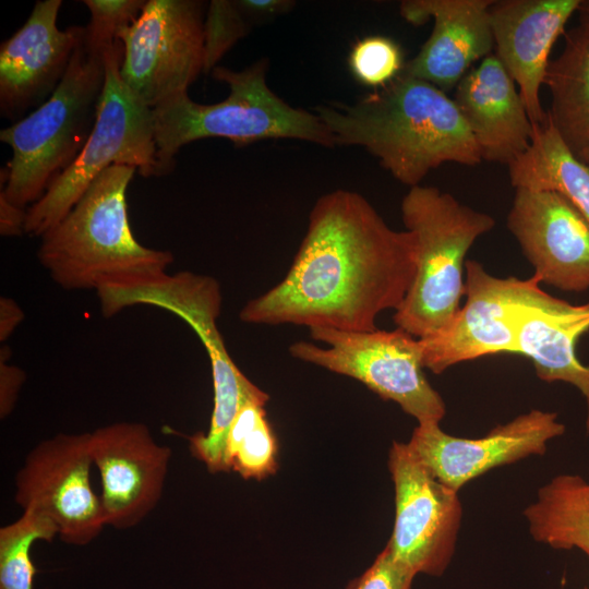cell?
Segmentation results:
<instances>
[{
    "instance_id": "cell-1",
    "label": "cell",
    "mask_w": 589,
    "mask_h": 589,
    "mask_svg": "<svg viewBox=\"0 0 589 589\" xmlns=\"http://www.w3.org/2000/svg\"><path fill=\"white\" fill-rule=\"evenodd\" d=\"M416 269L414 235L392 229L362 195L338 189L313 205L284 279L248 301L239 318L309 329L374 330L378 314L400 306Z\"/></svg>"
},
{
    "instance_id": "cell-2",
    "label": "cell",
    "mask_w": 589,
    "mask_h": 589,
    "mask_svg": "<svg viewBox=\"0 0 589 589\" xmlns=\"http://www.w3.org/2000/svg\"><path fill=\"white\" fill-rule=\"evenodd\" d=\"M314 112L336 145L365 148L410 188L443 164L482 161L454 100L435 85L404 72L353 105H321Z\"/></svg>"
},
{
    "instance_id": "cell-3",
    "label": "cell",
    "mask_w": 589,
    "mask_h": 589,
    "mask_svg": "<svg viewBox=\"0 0 589 589\" xmlns=\"http://www.w3.org/2000/svg\"><path fill=\"white\" fill-rule=\"evenodd\" d=\"M136 171L128 165L105 169L40 237L38 261L58 286L94 289L100 300L167 275L172 253L142 245L130 226L127 191Z\"/></svg>"
},
{
    "instance_id": "cell-4",
    "label": "cell",
    "mask_w": 589,
    "mask_h": 589,
    "mask_svg": "<svg viewBox=\"0 0 589 589\" xmlns=\"http://www.w3.org/2000/svg\"><path fill=\"white\" fill-rule=\"evenodd\" d=\"M267 68L265 58L242 71L216 67L212 76L229 87L224 100L202 105L184 92L152 108L156 177L170 172L179 151L201 139L223 137L238 146L271 139L335 146L334 135L315 112L290 106L269 88Z\"/></svg>"
},
{
    "instance_id": "cell-5",
    "label": "cell",
    "mask_w": 589,
    "mask_h": 589,
    "mask_svg": "<svg viewBox=\"0 0 589 589\" xmlns=\"http://www.w3.org/2000/svg\"><path fill=\"white\" fill-rule=\"evenodd\" d=\"M406 230L414 235L417 269L393 321L418 339L431 337L453 321L465 296V257L495 220L435 187H411L401 202Z\"/></svg>"
},
{
    "instance_id": "cell-6",
    "label": "cell",
    "mask_w": 589,
    "mask_h": 589,
    "mask_svg": "<svg viewBox=\"0 0 589 589\" xmlns=\"http://www.w3.org/2000/svg\"><path fill=\"white\" fill-rule=\"evenodd\" d=\"M105 83L104 57L81 44L52 95L27 117L0 131L11 147L0 193L25 208L38 202L75 160L96 121Z\"/></svg>"
},
{
    "instance_id": "cell-7",
    "label": "cell",
    "mask_w": 589,
    "mask_h": 589,
    "mask_svg": "<svg viewBox=\"0 0 589 589\" xmlns=\"http://www.w3.org/2000/svg\"><path fill=\"white\" fill-rule=\"evenodd\" d=\"M123 45L104 53L105 83L94 128L79 156L28 207L25 233L41 237L58 225L89 184L112 165H128L143 177H156V142L152 108L120 76Z\"/></svg>"
},
{
    "instance_id": "cell-8",
    "label": "cell",
    "mask_w": 589,
    "mask_h": 589,
    "mask_svg": "<svg viewBox=\"0 0 589 589\" xmlns=\"http://www.w3.org/2000/svg\"><path fill=\"white\" fill-rule=\"evenodd\" d=\"M310 337L327 347L298 341L289 347L293 358L360 381L398 404L418 424H440L445 417L444 399L423 373L421 341L405 329L317 327L310 328Z\"/></svg>"
},
{
    "instance_id": "cell-9",
    "label": "cell",
    "mask_w": 589,
    "mask_h": 589,
    "mask_svg": "<svg viewBox=\"0 0 589 589\" xmlns=\"http://www.w3.org/2000/svg\"><path fill=\"white\" fill-rule=\"evenodd\" d=\"M219 283L212 276L179 272L139 288L99 301L104 316L111 317L134 305L161 308L184 321L201 339L212 368L214 408L204 446L212 452L225 448L229 429L248 399L268 401V395L254 385L231 359L217 318L221 310Z\"/></svg>"
},
{
    "instance_id": "cell-10",
    "label": "cell",
    "mask_w": 589,
    "mask_h": 589,
    "mask_svg": "<svg viewBox=\"0 0 589 589\" xmlns=\"http://www.w3.org/2000/svg\"><path fill=\"white\" fill-rule=\"evenodd\" d=\"M120 76L146 106L188 92L204 67L203 4L197 0H147L123 28Z\"/></svg>"
},
{
    "instance_id": "cell-11",
    "label": "cell",
    "mask_w": 589,
    "mask_h": 589,
    "mask_svg": "<svg viewBox=\"0 0 589 589\" xmlns=\"http://www.w3.org/2000/svg\"><path fill=\"white\" fill-rule=\"evenodd\" d=\"M388 468L396 510L387 546L416 575L442 576L453 560L461 527L458 492L438 481L407 443H393Z\"/></svg>"
},
{
    "instance_id": "cell-12",
    "label": "cell",
    "mask_w": 589,
    "mask_h": 589,
    "mask_svg": "<svg viewBox=\"0 0 589 589\" xmlns=\"http://www.w3.org/2000/svg\"><path fill=\"white\" fill-rule=\"evenodd\" d=\"M91 432L59 433L38 443L26 456L14 480L15 502L49 517L60 539L91 543L107 525L91 484Z\"/></svg>"
},
{
    "instance_id": "cell-13",
    "label": "cell",
    "mask_w": 589,
    "mask_h": 589,
    "mask_svg": "<svg viewBox=\"0 0 589 589\" xmlns=\"http://www.w3.org/2000/svg\"><path fill=\"white\" fill-rule=\"evenodd\" d=\"M465 273V304L446 328L420 339L423 368L435 374L484 356L517 353L510 309L541 288L534 275L496 277L472 260L466 261Z\"/></svg>"
},
{
    "instance_id": "cell-14",
    "label": "cell",
    "mask_w": 589,
    "mask_h": 589,
    "mask_svg": "<svg viewBox=\"0 0 589 589\" xmlns=\"http://www.w3.org/2000/svg\"><path fill=\"white\" fill-rule=\"evenodd\" d=\"M565 430L556 412L532 409L477 438L450 435L440 424H418L407 444L438 481L458 492L493 468L543 455Z\"/></svg>"
},
{
    "instance_id": "cell-15",
    "label": "cell",
    "mask_w": 589,
    "mask_h": 589,
    "mask_svg": "<svg viewBox=\"0 0 589 589\" xmlns=\"http://www.w3.org/2000/svg\"><path fill=\"white\" fill-rule=\"evenodd\" d=\"M507 227L541 283L589 290V223L560 192L515 189Z\"/></svg>"
},
{
    "instance_id": "cell-16",
    "label": "cell",
    "mask_w": 589,
    "mask_h": 589,
    "mask_svg": "<svg viewBox=\"0 0 589 589\" xmlns=\"http://www.w3.org/2000/svg\"><path fill=\"white\" fill-rule=\"evenodd\" d=\"M91 456L101 480L107 525H139L158 504L171 458L140 422H116L91 432Z\"/></svg>"
},
{
    "instance_id": "cell-17",
    "label": "cell",
    "mask_w": 589,
    "mask_h": 589,
    "mask_svg": "<svg viewBox=\"0 0 589 589\" xmlns=\"http://www.w3.org/2000/svg\"><path fill=\"white\" fill-rule=\"evenodd\" d=\"M61 0L37 1L23 24L0 46V112L17 119L44 104L64 76L84 27L57 25Z\"/></svg>"
},
{
    "instance_id": "cell-18",
    "label": "cell",
    "mask_w": 589,
    "mask_h": 589,
    "mask_svg": "<svg viewBox=\"0 0 589 589\" xmlns=\"http://www.w3.org/2000/svg\"><path fill=\"white\" fill-rule=\"evenodd\" d=\"M580 0H500L489 8L496 57L516 83L533 127L548 112L540 99L550 52Z\"/></svg>"
},
{
    "instance_id": "cell-19",
    "label": "cell",
    "mask_w": 589,
    "mask_h": 589,
    "mask_svg": "<svg viewBox=\"0 0 589 589\" xmlns=\"http://www.w3.org/2000/svg\"><path fill=\"white\" fill-rule=\"evenodd\" d=\"M493 0H406L400 15L413 25L433 20L420 51L402 72L446 92L456 87L470 65L494 47L489 8Z\"/></svg>"
},
{
    "instance_id": "cell-20",
    "label": "cell",
    "mask_w": 589,
    "mask_h": 589,
    "mask_svg": "<svg viewBox=\"0 0 589 589\" xmlns=\"http://www.w3.org/2000/svg\"><path fill=\"white\" fill-rule=\"evenodd\" d=\"M453 100L482 160L509 166L528 149L533 125L516 83L495 55L467 72Z\"/></svg>"
},
{
    "instance_id": "cell-21",
    "label": "cell",
    "mask_w": 589,
    "mask_h": 589,
    "mask_svg": "<svg viewBox=\"0 0 589 589\" xmlns=\"http://www.w3.org/2000/svg\"><path fill=\"white\" fill-rule=\"evenodd\" d=\"M516 329L517 354L533 362L537 376L546 383L576 387L587 406L589 432V364L576 352L577 341L589 332V302L573 304L543 289L510 309Z\"/></svg>"
},
{
    "instance_id": "cell-22",
    "label": "cell",
    "mask_w": 589,
    "mask_h": 589,
    "mask_svg": "<svg viewBox=\"0 0 589 589\" xmlns=\"http://www.w3.org/2000/svg\"><path fill=\"white\" fill-rule=\"evenodd\" d=\"M544 84L551 93L548 118L569 152L589 165V29L566 35L560 56L550 60Z\"/></svg>"
},
{
    "instance_id": "cell-23",
    "label": "cell",
    "mask_w": 589,
    "mask_h": 589,
    "mask_svg": "<svg viewBox=\"0 0 589 589\" xmlns=\"http://www.w3.org/2000/svg\"><path fill=\"white\" fill-rule=\"evenodd\" d=\"M512 185L553 190L567 197L589 223V165L565 146L549 118L533 127L528 149L508 166Z\"/></svg>"
},
{
    "instance_id": "cell-24",
    "label": "cell",
    "mask_w": 589,
    "mask_h": 589,
    "mask_svg": "<svg viewBox=\"0 0 589 589\" xmlns=\"http://www.w3.org/2000/svg\"><path fill=\"white\" fill-rule=\"evenodd\" d=\"M522 515L534 541L555 550L578 549L589 557V482L582 477L552 478Z\"/></svg>"
},
{
    "instance_id": "cell-25",
    "label": "cell",
    "mask_w": 589,
    "mask_h": 589,
    "mask_svg": "<svg viewBox=\"0 0 589 589\" xmlns=\"http://www.w3.org/2000/svg\"><path fill=\"white\" fill-rule=\"evenodd\" d=\"M289 0H213L204 20L203 73L212 72L233 45L255 26L288 12Z\"/></svg>"
},
{
    "instance_id": "cell-26",
    "label": "cell",
    "mask_w": 589,
    "mask_h": 589,
    "mask_svg": "<svg viewBox=\"0 0 589 589\" xmlns=\"http://www.w3.org/2000/svg\"><path fill=\"white\" fill-rule=\"evenodd\" d=\"M266 402L245 400L227 435L226 469L244 479H262L276 469V440L266 420Z\"/></svg>"
},
{
    "instance_id": "cell-27",
    "label": "cell",
    "mask_w": 589,
    "mask_h": 589,
    "mask_svg": "<svg viewBox=\"0 0 589 589\" xmlns=\"http://www.w3.org/2000/svg\"><path fill=\"white\" fill-rule=\"evenodd\" d=\"M58 536L55 522L28 508L15 521L0 529V589H33L36 568L31 550L36 541Z\"/></svg>"
},
{
    "instance_id": "cell-28",
    "label": "cell",
    "mask_w": 589,
    "mask_h": 589,
    "mask_svg": "<svg viewBox=\"0 0 589 589\" xmlns=\"http://www.w3.org/2000/svg\"><path fill=\"white\" fill-rule=\"evenodd\" d=\"M348 63L358 82L376 89L395 80L405 67L399 46L384 36L358 40L349 53Z\"/></svg>"
},
{
    "instance_id": "cell-29",
    "label": "cell",
    "mask_w": 589,
    "mask_h": 589,
    "mask_svg": "<svg viewBox=\"0 0 589 589\" xmlns=\"http://www.w3.org/2000/svg\"><path fill=\"white\" fill-rule=\"evenodd\" d=\"M89 22L84 27L82 45L93 55L104 53L118 41L119 33L140 15L145 0H84Z\"/></svg>"
},
{
    "instance_id": "cell-30",
    "label": "cell",
    "mask_w": 589,
    "mask_h": 589,
    "mask_svg": "<svg viewBox=\"0 0 589 589\" xmlns=\"http://www.w3.org/2000/svg\"><path fill=\"white\" fill-rule=\"evenodd\" d=\"M416 574L397 561L386 546L373 564L346 589H411Z\"/></svg>"
},
{
    "instance_id": "cell-31",
    "label": "cell",
    "mask_w": 589,
    "mask_h": 589,
    "mask_svg": "<svg viewBox=\"0 0 589 589\" xmlns=\"http://www.w3.org/2000/svg\"><path fill=\"white\" fill-rule=\"evenodd\" d=\"M25 382V372L16 365L0 360V417L5 419L14 409L19 393Z\"/></svg>"
},
{
    "instance_id": "cell-32",
    "label": "cell",
    "mask_w": 589,
    "mask_h": 589,
    "mask_svg": "<svg viewBox=\"0 0 589 589\" xmlns=\"http://www.w3.org/2000/svg\"><path fill=\"white\" fill-rule=\"evenodd\" d=\"M27 211L10 202L0 193V233L16 237L25 233Z\"/></svg>"
},
{
    "instance_id": "cell-33",
    "label": "cell",
    "mask_w": 589,
    "mask_h": 589,
    "mask_svg": "<svg viewBox=\"0 0 589 589\" xmlns=\"http://www.w3.org/2000/svg\"><path fill=\"white\" fill-rule=\"evenodd\" d=\"M24 320L20 305L11 298L0 299V341H7Z\"/></svg>"
},
{
    "instance_id": "cell-34",
    "label": "cell",
    "mask_w": 589,
    "mask_h": 589,
    "mask_svg": "<svg viewBox=\"0 0 589 589\" xmlns=\"http://www.w3.org/2000/svg\"><path fill=\"white\" fill-rule=\"evenodd\" d=\"M577 12L579 13V25L589 29V0H580Z\"/></svg>"
}]
</instances>
